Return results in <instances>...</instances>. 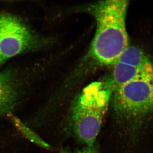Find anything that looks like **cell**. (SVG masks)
I'll return each mask as SVG.
<instances>
[{
	"label": "cell",
	"instance_id": "7a4b0ae2",
	"mask_svg": "<svg viewBox=\"0 0 153 153\" xmlns=\"http://www.w3.org/2000/svg\"><path fill=\"white\" fill-rule=\"evenodd\" d=\"M111 91L99 86L86 88L73 105L72 126L78 139L93 146L108 108Z\"/></svg>",
	"mask_w": 153,
	"mask_h": 153
},
{
	"label": "cell",
	"instance_id": "6da1fadb",
	"mask_svg": "<svg viewBox=\"0 0 153 153\" xmlns=\"http://www.w3.org/2000/svg\"><path fill=\"white\" fill-rule=\"evenodd\" d=\"M128 5V1L108 0L100 2L93 7L97 28L91 52L102 65H114L129 46L126 27Z\"/></svg>",
	"mask_w": 153,
	"mask_h": 153
},
{
	"label": "cell",
	"instance_id": "5b68a950",
	"mask_svg": "<svg viewBox=\"0 0 153 153\" xmlns=\"http://www.w3.org/2000/svg\"><path fill=\"white\" fill-rule=\"evenodd\" d=\"M26 85L14 69L0 71V118L13 113L24 99Z\"/></svg>",
	"mask_w": 153,
	"mask_h": 153
},
{
	"label": "cell",
	"instance_id": "8992f818",
	"mask_svg": "<svg viewBox=\"0 0 153 153\" xmlns=\"http://www.w3.org/2000/svg\"><path fill=\"white\" fill-rule=\"evenodd\" d=\"M114 65L113 78L109 88L112 91L153 69V61L144 66H136L118 61Z\"/></svg>",
	"mask_w": 153,
	"mask_h": 153
},
{
	"label": "cell",
	"instance_id": "3957f363",
	"mask_svg": "<svg viewBox=\"0 0 153 153\" xmlns=\"http://www.w3.org/2000/svg\"><path fill=\"white\" fill-rule=\"evenodd\" d=\"M47 43L20 17L0 13V67L11 58L38 50Z\"/></svg>",
	"mask_w": 153,
	"mask_h": 153
},
{
	"label": "cell",
	"instance_id": "277c9868",
	"mask_svg": "<svg viewBox=\"0 0 153 153\" xmlns=\"http://www.w3.org/2000/svg\"><path fill=\"white\" fill-rule=\"evenodd\" d=\"M113 102L115 111L123 117L153 112V69L118 88Z\"/></svg>",
	"mask_w": 153,
	"mask_h": 153
},
{
	"label": "cell",
	"instance_id": "52a82bcc",
	"mask_svg": "<svg viewBox=\"0 0 153 153\" xmlns=\"http://www.w3.org/2000/svg\"><path fill=\"white\" fill-rule=\"evenodd\" d=\"M7 117L10 119L14 126L27 139L41 148L46 149L51 148V146L48 143L42 139L38 134L33 131L13 113L10 114L8 115Z\"/></svg>",
	"mask_w": 153,
	"mask_h": 153
},
{
	"label": "cell",
	"instance_id": "9c48e42d",
	"mask_svg": "<svg viewBox=\"0 0 153 153\" xmlns=\"http://www.w3.org/2000/svg\"><path fill=\"white\" fill-rule=\"evenodd\" d=\"M59 153H70L69 152H68V151H67V150H63V151H61V152H60Z\"/></svg>",
	"mask_w": 153,
	"mask_h": 153
},
{
	"label": "cell",
	"instance_id": "ba28073f",
	"mask_svg": "<svg viewBox=\"0 0 153 153\" xmlns=\"http://www.w3.org/2000/svg\"><path fill=\"white\" fill-rule=\"evenodd\" d=\"M76 153H99L98 151L93 146H86L85 148L79 150Z\"/></svg>",
	"mask_w": 153,
	"mask_h": 153
}]
</instances>
